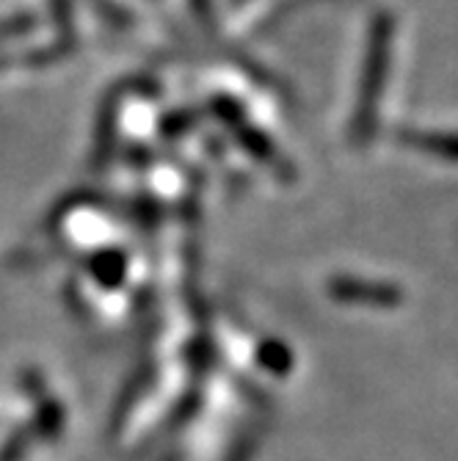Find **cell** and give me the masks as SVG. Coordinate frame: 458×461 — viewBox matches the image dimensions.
Masks as SVG:
<instances>
[{"label":"cell","mask_w":458,"mask_h":461,"mask_svg":"<svg viewBox=\"0 0 458 461\" xmlns=\"http://www.w3.org/2000/svg\"><path fill=\"white\" fill-rule=\"evenodd\" d=\"M328 293L337 302L362 304V307H398L400 304V290L398 287L382 285V282H364V279H354V276L331 279Z\"/></svg>","instance_id":"2"},{"label":"cell","mask_w":458,"mask_h":461,"mask_svg":"<svg viewBox=\"0 0 458 461\" xmlns=\"http://www.w3.org/2000/svg\"><path fill=\"white\" fill-rule=\"evenodd\" d=\"M260 362L271 373H287V367H290V362H293V357H290V351L282 343H265L260 348Z\"/></svg>","instance_id":"7"},{"label":"cell","mask_w":458,"mask_h":461,"mask_svg":"<svg viewBox=\"0 0 458 461\" xmlns=\"http://www.w3.org/2000/svg\"><path fill=\"white\" fill-rule=\"evenodd\" d=\"M89 271L100 279V285H119L124 271H128V260H124V255H119V251H100V255L92 258L89 263Z\"/></svg>","instance_id":"4"},{"label":"cell","mask_w":458,"mask_h":461,"mask_svg":"<svg viewBox=\"0 0 458 461\" xmlns=\"http://www.w3.org/2000/svg\"><path fill=\"white\" fill-rule=\"evenodd\" d=\"M113 124H116V97L111 95L105 100L103 116H100V128H97V144H94V166L105 163L111 155V144H113Z\"/></svg>","instance_id":"5"},{"label":"cell","mask_w":458,"mask_h":461,"mask_svg":"<svg viewBox=\"0 0 458 461\" xmlns=\"http://www.w3.org/2000/svg\"><path fill=\"white\" fill-rule=\"evenodd\" d=\"M50 9H53V20L61 31L72 28V0H50Z\"/></svg>","instance_id":"8"},{"label":"cell","mask_w":458,"mask_h":461,"mask_svg":"<svg viewBox=\"0 0 458 461\" xmlns=\"http://www.w3.org/2000/svg\"><path fill=\"white\" fill-rule=\"evenodd\" d=\"M36 28V17L22 12V14H14L9 20H0V45L9 39H20V36H28L31 31Z\"/></svg>","instance_id":"6"},{"label":"cell","mask_w":458,"mask_h":461,"mask_svg":"<svg viewBox=\"0 0 458 461\" xmlns=\"http://www.w3.org/2000/svg\"><path fill=\"white\" fill-rule=\"evenodd\" d=\"M390 53H392V17L379 14L376 23H373V31H370L364 75H362V86H359V97H356V113H354V139L356 141L370 139L373 124H376Z\"/></svg>","instance_id":"1"},{"label":"cell","mask_w":458,"mask_h":461,"mask_svg":"<svg viewBox=\"0 0 458 461\" xmlns=\"http://www.w3.org/2000/svg\"><path fill=\"white\" fill-rule=\"evenodd\" d=\"M400 141L426 155L458 160V136H450V133H414L411 131V133H400Z\"/></svg>","instance_id":"3"}]
</instances>
